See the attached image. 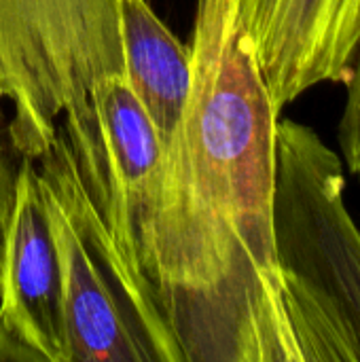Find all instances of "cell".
I'll list each match as a JSON object with an SVG mask.
<instances>
[{
	"label": "cell",
	"mask_w": 360,
	"mask_h": 362,
	"mask_svg": "<svg viewBox=\"0 0 360 362\" xmlns=\"http://www.w3.org/2000/svg\"><path fill=\"white\" fill-rule=\"evenodd\" d=\"M161 185L110 235L185 362H299L274 246L276 110L231 0H197Z\"/></svg>",
	"instance_id": "cell-1"
},
{
	"label": "cell",
	"mask_w": 360,
	"mask_h": 362,
	"mask_svg": "<svg viewBox=\"0 0 360 362\" xmlns=\"http://www.w3.org/2000/svg\"><path fill=\"white\" fill-rule=\"evenodd\" d=\"M342 157L308 125L276 129L274 246L299 362H360V229Z\"/></svg>",
	"instance_id": "cell-2"
},
{
	"label": "cell",
	"mask_w": 360,
	"mask_h": 362,
	"mask_svg": "<svg viewBox=\"0 0 360 362\" xmlns=\"http://www.w3.org/2000/svg\"><path fill=\"white\" fill-rule=\"evenodd\" d=\"M350 87L360 95V40L356 55H354V64H352V72H350Z\"/></svg>",
	"instance_id": "cell-9"
},
{
	"label": "cell",
	"mask_w": 360,
	"mask_h": 362,
	"mask_svg": "<svg viewBox=\"0 0 360 362\" xmlns=\"http://www.w3.org/2000/svg\"><path fill=\"white\" fill-rule=\"evenodd\" d=\"M278 112L308 89L346 83L360 40V0H231Z\"/></svg>",
	"instance_id": "cell-6"
},
{
	"label": "cell",
	"mask_w": 360,
	"mask_h": 362,
	"mask_svg": "<svg viewBox=\"0 0 360 362\" xmlns=\"http://www.w3.org/2000/svg\"><path fill=\"white\" fill-rule=\"evenodd\" d=\"M36 170L62 269L68 362H185L155 295L87 193L62 129Z\"/></svg>",
	"instance_id": "cell-3"
},
{
	"label": "cell",
	"mask_w": 360,
	"mask_h": 362,
	"mask_svg": "<svg viewBox=\"0 0 360 362\" xmlns=\"http://www.w3.org/2000/svg\"><path fill=\"white\" fill-rule=\"evenodd\" d=\"M123 74L119 0H0V104L8 142L38 159L59 125H91V91Z\"/></svg>",
	"instance_id": "cell-4"
},
{
	"label": "cell",
	"mask_w": 360,
	"mask_h": 362,
	"mask_svg": "<svg viewBox=\"0 0 360 362\" xmlns=\"http://www.w3.org/2000/svg\"><path fill=\"white\" fill-rule=\"evenodd\" d=\"M13 155L15 151L8 142V132H6L4 115L0 108V255H2V238H4V227H6V218H8L11 204H13L15 174H17V163H19L15 161Z\"/></svg>",
	"instance_id": "cell-8"
},
{
	"label": "cell",
	"mask_w": 360,
	"mask_h": 362,
	"mask_svg": "<svg viewBox=\"0 0 360 362\" xmlns=\"http://www.w3.org/2000/svg\"><path fill=\"white\" fill-rule=\"evenodd\" d=\"M123 76L151 119L161 146L174 138L193 83L191 45H185L146 0H119Z\"/></svg>",
	"instance_id": "cell-7"
},
{
	"label": "cell",
	"mask_w": 360,
	"mask_h": 362,
	"mask_svg": "<svg viewBox=\"0 0 360 362\" xmlns=\"http://www.w3.org/2000/svg\"><path fill=\"white\" fill-rule=\"evenodd\" d=\"M0 361L68 362L59 257L30 157H19L2 238Z\"/></svg>",
	"instance_id": "cell-5"
}]
</instances>
